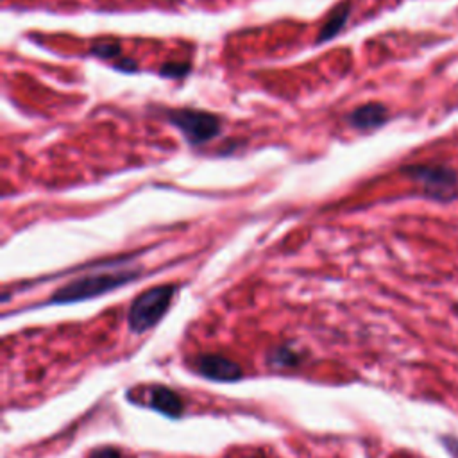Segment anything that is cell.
<instances>
[{
	"label": "cell",
	"mask_w": 458,
	"mask_h": 458,
	"mask_svg": "<svg viewBox=\"0 0 458 458\" xmlns=\"http://www.w3.org/2000/svg\"><path fill=\"white\" fill-rule=\"evenodd\" d=\"M188 70H190L188 65H172V63H168V65H165V67L161 68V75H167V77H174V79H177V77L187 75Z\"/></svg>",
	"instance_id": "11"
},
{
	"label": "cell",
	"mask_w": 458,
	"mask_h": 458,
	"mask_svg": "<svg viewBox=\"0 0 458 458\" xmlns=\"http://www.w3.org/2000/svg\"><path fill=\"white\" fill-rule=\"evenodd\" d=\"M168 120L183 133L188 143L200 145L217 136L222 131V120L208 111L181 108L168 111Z\"/></svg>",
	"instance_id": "4"
},
{
	"label": "cell",
	"mask_w": 458,
	"mask_h": 458,
	"mask_svg": "<svg viewBox=\"0 0 458 458\" xmlns=\"http://www.w3.org/2000/svg\"><path fill=\"white\" fill-rule=\"evenodd\" d=\"M410 180L421 184L423 194L437 203H451L458 199V174L446 165H410L404 168Z\"/></svg>",
	"instance_id": "3"
},
{
	"label": "cell",
	"mask_w": 458,
	"mask_h": 458,
	"mask_svg": "<svg viewBox=\"0 0 458 458\" xmlns=\"http://www.w3.org/2000/svg\"><path fill=\"white\" fill-rule=\"evenodd\" d=\"M196 371L213 381H237L244 376L242 367L222 354H200L196 358Z\"/></svg>",
	"instance_id": "5"
},
{
	"label": "cell",
	"mask_w": 458,
	"mask_h": 458,
	"mask_svg": "<svg viewBox=\"0 0 458 458\" xmlns=\"http://www.w3.org/2000/svg\"><path fill=\"white\" fill-rule=\"evenodd\" d=\"M388 109L379 102H367L354 109L347 117V122L353 125L354 129L360 131H372L378 129L381 125L387 124Z\"/></svg>",
	"instance_id": "6"
},
{
	"label": "cell",
	"mask_w": 458,
	"mask_h": 458,
	"mask_svg": "<svg viewBox=\"0 0 458 458\" xmlns=\"http://www.w3.org/2000/svg\"><path fill=\"white\" fill-rule=\"evenodd\" d=\"M147 404L152 410H158L159 413L167 417H180L184 410L183 400L180 397V394L172 390V388L163 387V385L150 388Z\"/></svg>",
	"instance_id": "7"
},
{
	"label": "cell",
	"mask_w": 458,
	"mask_h": 458,
	"mask_svg": "<svg viewBox=\"0 0 458 458\" xmlns=\"http://www.w3.org/2000/svg\"><path fill=\"white\" fill-rule=\"evenodd\" d=\"M177 287L175 285H159L145 290L131 304L127 313V324L133 333H143L155 328L163 315L168 312Z\"/></svg>",
	"instance_id": "2"
},
{
	"label": "cell",
	"mask_w": 458,
	"mask_h": 458,
	"mask_svg": "<svg viewBox=\"0 0 458 458\" xmlns=\"http://www.w3.org/2000/svg\"><path fill=\"white\" fill-rule=\"evenodd\" d=\"M269 362L276 367H281V369H285V367H294L299 363V354L294 353L290 347H278V349H274L271 353Z\"/></svg>",
	"instance_id": "9"
},
{
	"label": "cell",
	"mask_w": 458,
	"mask_h": 458,
	"mask_svg": "<svg viewBox=\"0 0 458 458\" xmlns=\"http://www.w3.org/2000/svg\"><path fill=\"white\" fill-rule=\"evenodd\" d=\"M351 15V4L349 2H344V4L337 6L333 9V13L329 15V18L326 20V24L322 25L321 33H319V38H317V42L322 43L326 40H331V38L337 36L342 29H344V25L347 24V18Z\"/></svg>",
	"instance_id": "8"
},
{
	"label": "cell",
	"mask_w": 458,
	"mask_h": 458,
	"mask_svg": "<svg viewBox=\"0 0 458 458\" xmlns=\"http://www.w3.org/2000/svg\"><path fill=\"white\" fill-rule=\"evenodd\" d=\"M92 54L102 59H113L120 54V45L113 40H102L92 47Z\"/></svg>",
	"instance_id": "10"
},
{
	"label": "cell",
	"mask_w": 458,
	"mask_h": 458,
	"mask_svg": "<svg viewBox=\"0 0 458 458\" xmlns=\"http://www.w3.org/2000/svg\"><path fill=\"white\" fill-rule=\"evenodd\" d=\"M140 276V271H111L95 272L83 278H77L59 290H56L50 297V304H70L79 301L93 299V297L104 296L108 292L117 290L124 285L131 283Z\"/></svg>",
	"instance_id": "1"
},
{
	"label": "cell",
	"mask_w": 458,
	"mask_h": 458,
	"mask_svg": "<svg viewBox=\"0 0 458 458\" xmlns=\"http://www.w3.org/2000/svg\"><path fill=\"white\" fill-rule=\"evenodd\" d=\"M88 458H122V455L117 448L106 446V448H97V450H93L92 453L88 455Z\"/></svg>",
	"instance_id": "12"
}]
</instances>
